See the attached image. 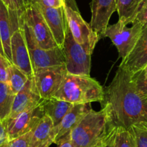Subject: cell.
<instances>
[{
  "instance_id": "6da1fadb",
  "label": "cell",
  "mask_w": 147,
  "mask_h": 147,
  "mask_svg": "<svg viewBox=\"0 0 147 147\" xmlns=\"http://www.w3.org/2000/svg\"><path fill=\"white\" fill-rule=\"evenodd\" d=\"M105 94L115 127L128 129L135 124L147 123V97L138 91L128 71L118 67Z\"/></svg>"
},
{
  "instance_id": "7a4b0ae2",
  "label": "cell",
  "mask_w": 147,
  "mask_h": 147,
  "mask_svg": "<svg viewBox=\"0 0 147 147\" xmlns=\"http://www.w3.org/2000/svg\"><path fill=\"white\" fill-rule=\"evenodd\" d=\"M108 106L91 110L70 132L73 147H106L116 134Z\"/></svg>"
},
{
  "instance_id": "3957f363",
  "label": "cell",
  "mask_w": 147,
  "mask_h": 147,
  "mask_svg": "<svg viewBox=\"0 0 147 147\" xmlns=\"http://www.w3.org/2000/svg\"><path fill=\"white\" fill-rule=\"evenodd\" d=\"M105 96L102 87L90 76L67 74L61 87L53 97L78 105L103 102Z\"/></svg>"
},
{
  "instance_id": "277c9868",
  "label": "cell",
  "mask_w": 147,
  "mask_h": 147,
  "mask_svg": "<svg viewBox=\"0 0 147 147\" xmlns=\"http://www.w3.org/2000/svg\"><path fill=\"white\" fill-rule=\"evenodd\" d=\"M23 12L19 13L20 25L23 30L34 73L42 69L64 64L65 56L63 49L56 47L46 50L37 44L32 32L24 20Z\"/></svg>"
},
{
  "instance_id": "5b68a950",
  "label": "cell",
  "mask_w": 147,
  "mask_h": 147,
  "mask_svg": "<svg viewBox=\"0 0 147 147\" xmlns=\"http://www.w3.org/2000/svg\"><path fill=\"white\" fill-rule=\"evenodd\" d=\"M143 25L138 22H133L132 26L118 20L113 25H108L102 35V38H108L116 47L119 56L123 60L131 53L135 46L142 30Z\"/></svg>"
},
{
  "instance_id": "8992f818",
  "label": "cell",
  "mask_w": 147,
  "mask_h": 147,
  "mask_svg": "<svg viewBox=\"0 0 147 147\" xmlns=\"http://www.w3.org/2000/svg\"><path fill=\"white\" fill-rule=\"evenodd\" d=\"M63 51L68 74L90 76L92 55L74 39L69 28L63 43Z\"/></svg>"
},
{
  "instance_id": "52a82bcc",
  "label": "cell",
  "mask_w": 147,
  "mask_h": 147,
  "mask_svg": "<svg viewBox=\"0 0 147 147\" xmlns=\"http://www.w3.org/2000/svg\"><path fill=\"white\" fill-rule=\"evenodd\" d=\"M63 9L68 28L74 39L92 55L100 39L98 34L94 32L90 24L83 19L78 10L74 9L66 4Z\"/></svg>"
},
{
  "instance_id": "ba28073f",
  "label": "cell",
  "mask_w": 147,
  "mask_h": 147,
  "mask_svg": "<svg viewBox=\"0 0 147 147\" xmlns=\"http://www.w3.org/2000/svg\"><path fill=\"white\" fill-rule=\"evenodd\" d=\"M24 20L32 32L35 42L46 50L59 47L41 12L36 5L29 6L23 12Z\"/></svg>"
},
{
  "instance_id": "9c48e42d",
  "label": "cell",
  "mask_w": 147,
  "mask_h": 147,
  "mask_svg": "<svg viewBox=\"0 0 147 147\" xmlns=\"http://www.w3.org/2000/svg\"><path fill=\"white\" fill-rule=\"evenodd\" d=\"M66 65L42 69L34 73V81L42 99L53 97L67 74Z\"/></svg>"
},
{
  "instance_id": "30bf717a",
  "label": "cell",
  "mask_w": 147,
  "mask_h": 147,
  "mask_svg": "<svg viewBox=\"0 0 147 147\" xmlns=\"http://www.w3.org/2000/svg\"><path fill=\"white\" fill-rule=\"evenodd\" d=\"M40 104L25 110L15 118H8L7 131L9 141L28 134L35 128L44 115Z\"/></svg>"
},
{
  "instance_id": "8fae6325",
  "label": "cell",
  "mask_w": 147,
  "mask_h": 147,
  "mask_svg": "<svg viewBox=\"0 0 147 147\" xmlns=\"http://www.w3.org/2000/svg\"><path fill=\"white\" fill-rule=\"evenodd\" d=\"M35 5L38 8L44 18L57 46L63 49V43L68 30L67 20L63 7H48L41 3L40 0Z\"/></svg>"
},
{
  "instance_id": "7c38bea8",
  "label": "cell",
  "mask_w": 147,
  "mask_h": 147,
  "mask_svg": "<svg viewBox=\"0 0 147 147\" xmlns=\"http://www.w3.org/2000/svg\"><path fill=\"white\" fill-rule=\"evenodd\" d=\"M19 18L18 10H10L0 0V40L5 56L11 62V38L13 32L20 27Z\"/></svg>"
},
{
  "instance_id": "4fadbf2b",
  "label": "cell",
  "mask_w": 147,
  "mask_h": 147,
  "mask_svg": "<svg viewBox=\"0 0 147 147\" xmlns=\"http://www.w3.org/2000/svg\"><path fill=\"white\" fill-rule=\"evenodd\" d=\"M11 56L12 64L19 68L29 77H33L32 62L21 26L13 32L11 38Z\"/></svg>"
},
{
  "instance_id": "5bb4252c",
  "label": "cell",
  "mask_w": 147,
  "mask_h": 147,
  "mask_svg": "<svg viewBox=\"0 0 147 147\" xmlns=\"http://www.w3.org/2000/svg\"><path fill=\"white\" fill-rule=\"evenodd\" d=\"M116 0H92L91 3L92 18L90 26L102 38L108 26L110 18L116 11Z\"/></svg>"
},
{
  "instance_id": "9a60e30c",
  "label": "cell",
  "mask_w": 147,
  "mask_h": 147,
  "mask_svg": "<svg viewBox=\"0 0 147 147\" xmlns=\"http://www.w3.org/2000/svg\"><path fill=\"white\" fill-rule=\"evenodd\" d=\"M147 64V24L144 25L135 46L119 66L134 74Z\"/></svg>"
},
{
  "instance_id": "2e32d148",
  "label": "cell",
  "mask_w": 147,
  "mask_h": 147,
  "mask_svg": "<svg viewBox=\"0 0 147 147\" xmlns=\"http://www.w3.org/2000/svg\"><path fill=\"white\" fill-rule=\"evenodd\" d=\"M42 100L35 86L34 78L30 77L23 88L15 94L9 118H15L25 110L38 105Z\"/></svg>"
},
{
  "instance_id": "e0dca14e",
  "label": "cell",
  "mask_w": 147,
  "mask_h": 147,
  "mask_svg": "<svg viewBox=\"0 0 147 147\" xmlns=\"http://www.w3.org/2000/svg\"><path fill=\"white\" fill-rule=\"evenodd\" d=\"M92 109L90 103L74 105L72 108L63 117L60 123L53 126V134L54 136V144H57L61 138L69 135L82 118Z\"/></svg>"
},
{
  "instance_id": "ac0fdd59",
  "label": "cell",
  "mask_w": 147,
  "mask_h": 147,
  "mask_svg": "<svg viewBox=\"0 0 147 147\" xmlns=\"http://www.w3.org/2000/svg\"><path fill=\"white\" fill-rule=\"evenodd\" d=\"M53 126L52 120L48 115H43L30 131V147H50L54 142Z\"/></svg>"
},
{
  "instance_id": "d6986e66",
  "label": "cell",
  "mask_w": 147,
  "mask_h": 147,
  "mask_svg": "<svg viewBox=\"0 0 147 147\" xmlns=\"http://www.w3.org/2000/svg\"><path fill=\"white\" fill-rule=\"evenodd\" d=\"M40 105L44 115H48L52 120L54 126L61 121L74 106L73 104L69 102L55 97L43 99Z\"/></svg>"
},
{
  "instance_id": "ffe728a7",
  "label": "cell",
  "mask_w": 147,
  "mask_h": 147,
  "mask_svg": "<svg viewBox=\"0 0 147 147\" xmlns=\"http://www.w3.org/2000/svg\"><path fill=\"white\" fill-rule=\"evenodd\" d=\"M140 0H116V11L119 20L126 25L132 24L138 12Z\"/></svg>"
},
{
  "instance_id": "44dd1931",
  "label": "cell",
  "mask_w": 147,
  "mask_h": 147,
  "mask_svg": "<svg viewBox=\"0 0 147 147\" xmlns=\"http://www.w3.org/2000/svg\"><path fill=\"white\" fill-rule=\"evenodd\" d=\"M15 97L8 83L0 82V121L9 118Z\"/></svg>"
},
{
  "instance_id": "7402d4cb",
  "label": "cell",
  "mask_w": 147,
  "mask_h": 147,
  "mask_svg": "<svg viewBox=\"0 0 147 147\" xmlns=\"http://www.w3.org/2000/svg\"><path fill=\"white\" fill-rule=\"evenodd\" d=\"M29 78L30 77L26 74L24 73L19 68L12 63L11 64L9 67V80L7 83L14 94H18L23 88L24 86L28 82Z\"/></svg>"
},
{
  "instance_id": "603a6c76",
  "label": "cell",
  "mask_w": 147,
  "mask_h": 147,
  "mask_svg": "<svg viewBox=\"0 0 147 147\" xmlns=\"http://www.w3.org/2000/svg\"><path fill=\"white\" fill-rule=\"evenodd\" d=\"M114 147H136L135 139L129 129L117 127Z\"/></svg>"
},
{
  "instance_id": "cb8c5ba5",
  "label": "cell",
  "mask_w": 147,
  "mask_h": 147,
  "mask_svg": "<svg viewBox=\"0 0 147 147\" xmlns=\"http://www.w3.org/2000/svg\"><path fill=\"white\" fill-rule=\"evenodd\" d=\"M128 129L132 133L136 147H147V123H138Z\"/></svg>"
},
{
  "instance_id": "d4e9b609",
  "label": "cell",
  "mask_w": 147,
  "mask_h": 147,
  "mask_svg": "<svg viewBox=\"0 0 147 147\" xmlns=\"http://www.w3.org/2000/svg\"><path fill=\"white\" fill-rule=\"evenodd\" d=\"M11 64L12 62L6 56L0 53V82H8Z\"/></svg>"
},
{
  "instance_id": "484cf974",
  "label": "cell",
  "mask_w": 147,
  "mask_h": 147,
  "mask_svg": "<svg viewBox=\"0 0 147 147\" xmlns=\"http://www.w3.org/2000/svg\"><path fill=\"white\" fill-rule=\"evenodd\" d=\"M133 22H138L143 26L147 24V0H143L141 2L136 16Z\"/></svg>"
},
{
  "instance_id": "4316f807",
  "label": "cell",
  "mask_w": 147,
  "mask_h": 147,
  "mask_svg": "<svg viewBox=\"0 0 147 147\" xmlns=\"http://www.w3.org/2000/svg\"><path fill=\"white\" fill-rule=\"evenodd\" d=\"M30 131L15 139L10 140L5 147H30Z\"/></svg>"
},
{
  "instance_id": "83f0119b",
  "label": "cell",
  "mask_w": 147,
  "mask_h": 147,
  "mask_svg": "<svg viewBox=\"0 0 147 147\" xmlns=\"http://www.w3.org/2000/svg\"><path fill=\"white\" fill-rule=\"evenodd\" d=\"M7 131V119L0 121V147H5L9 142Z\"/></svg>"
},
{
  "instance_id": "f1b7e54d",
  "label": "cell",
  "mask_w": 147,
  "mask_h": 147,
  "mask_svg": "<svg viewBox=\"0 0 147 147\" xmlns=\"http://www.w3.org/2000/svg\"><path fill=\"white\" fill-rule=\"evenodd\" d=\"M132 79L136 86L137 89L138 91L141 93L144 96L147 97V80L145 79H140V78H135L133 77Z\"/></svg>"
},
{
  "instance_id": "f546056e",
  "label": "cell",
  "mask_w": 147,
  "mask_h": 147,
  "mask_svg": "<svg viewBox=\"0 0 147 147\" xmlns=\"http://www.w3.org/2000/svg\"><path fill=\"white\" fill-rule=\"evenodd\" d=\"M41 3L48 7L60 8L66 5V0H40Z\"/></svg>"
},
{
  "instance_id": "4dcf8cb0",
  "label": "cell",
  "mask_w": 147,
  "mask_h": 147,
  "mask_svg": "<svg viewBox=\"0 0 147 147\" xmlns=\"http://www.w3.org/2000/svg\"><path fill=\"white\" fill-rule=\"evenodd\" d=\"M2 1L5 3V5L7 7L8 9H10V10H18L19 12H20V10L19 5H18V1H17V0H2Z\"/></svg>"
},
{
  "instance_id": "1f68e13d",
  "label": "cell",
  "mask_w": 147,
  "mask_h": 147,
  "mask_svg": "<svg viewBox=\"0 0 147 147\" xmlns=\"http://www.w3.org/2000/svg\"><path fill=\"white\" fill-rule=\"evenodd\" d=\"M56 144L58 145L57 147H73L71 141L70 134L61 138Z\"/></svg>"
},
{
  "instance_id": "d6a6232c",
  "label": "cell",
  "mask_w": 147,
  "mask_h": 147,
  "mask_svg": "<svg viewBox=\"0 0 147 147\" xmlns=\"http://www.w3.org/2000/svg\"><path fill=\"white\" fill-rule=\"evenodd\" d=\"M132 76L133 77H135V78L145 79V80H147V64L141 71L136 72V74H133Z\"/></svg>"
},
{
  "instance_id": "836d02e7",
  "label": "cell",
  "mask_w": 147,
  "mask_h": 147,
  "mask_svg": "<svg viewBox=\"0 0 147 147\" xmlns=\"http://www.w3.org/2000/svg\"><path fill=\"white\" fill-rule=\"evenodd\" d=\"M40 0H22V3H23V6L25 9L29 6H32V5H35L39 2Z\"/></svg>"
},
{
  "instance_id": "e575fe53",
  "label": "cell",
  "mask_w": 147,
  "mask_h": 147,
  "mask_svg": "<svg viewBox=\"0 0 147 147\" xmlns=\"http://www.w3.org/2000/svg\"><path fill=\"white\" fill-rule=\"evenodd\" d=\"M18 1V5H19L20 10V12H24L25 11V7L23 6V3H22V0H17Z\"/></svg>"
},
{
  "instance_id": "d590c367",
  "label": "cell",
  "mask_w": 147,
  "mask_h": 147,
  "mask_svg": "<svg viewBox=\"0 0 147 147\" xmlns=\"http://www.w3.org/2000/svg\"><path fill=\"white\" fill-rule=\"evenodd\" d=\"M114 139H115V137H114V138H113L112 141H111L110 143H109V144L106 147H114Z\"/></svg>"
},
{
  "instance_id": "8d00e7d4",
  "label": "cell",
  "mask_w": 147,
  "mask_h": 147,
  "mask_svg": "<svg viewBox=\"0 0 147 147\" xmlns=\"http://www.w3.org/2000/svg\"><path fill=\"white\" fill-rule=\"evenodd\" d=\"M0 53L4 56H5V53H4V50H3V48H2V42H1V40H0Z\"/></svg>"
},
{
  "instance_id": "74e56055",
  "label": "cell",
  "mask_w": 147,
  "mask_h": 147,
  "mask_svg": "<svg viewBox=\"0 0 147 147\" xmlns=\"http://www.w3.org/2000/svg\"><path fill=\"white\" fill-rule=\"evenodd\" d=\"M141 1H143V0H140V2H141Z\"/></svg>"
}]
</instances>
